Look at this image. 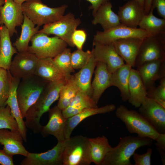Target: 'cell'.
Segmentation results:
<instances>
[{
    "label": "cell",
    "instance_id": "46",
    "mask_svg": "<svg viewBox=\"0 0 165 165\" xmlns=\"http://www.w3.org/2000/svg\"><path fill=\"white\" fill-rule=\"evenodd\" d=\"M152 0H145L144 6V10L145 15L148 14L150 11Z\"/></svg>",
    "mask_w": 165,
    "mask_h": 165
},
{
    "label": "cell",
    "instance_id": "25",
    "mask_svg": "<svg viewBox=\"0 0 165 165\" xmlns=\"http://www.w3.org/2000/svg\"><path fill=\"white\" fill-rule=\"evenodd\" d=\"M112 8V3L110 1L100 6L93 15L92 24L94 25L100 24L103 31L121 24L118 15L113 12Z\"/></svg>",
    "mask_w": 165,
    "mask_h": 165
},
{
    "label": "cell",
    "instance_id": "7",
    "mask_svg": "<svg viewBox=\"0 0 165 165\" xmlns=\"http://www.w3.org/2000/svg\"><path fill=\"white\" fill-rule=\"evenodd\" d=\"M31 45L28 51L34 54L38 59L53 58L62 52L68 45L58 37H50L43 33L38 32L31 38Z\"/></svg>",
    "mask_w": 165,
    "mask_h": 165
},
{
    "label": "cell",
    "instance_id": "34",
    "mask_svg": "<svg viewBox=\"0 0 165 165\" xmlns=\"http://www.w3.org/2000/svg\"><path fill=\"white\" fill-rule=\"evenodd\" d=\"M66 78V82L61 90L57 105L62 110L68 105L80 91L73 75Z\"/></svg>",
    "mask_w": 165,
    "mask_h": 165
},
{
    "label": "cell",
    "instance_id": "3",
    "mask_svg": "<svg viewBox=\"0 0 165 165\" xmlns=\"http://www.w3.org/2000/svg\"><path fill=\"white\" fill-rule=\"evenodd\" d=\"M23 13L36 26L40 27L55 22L64 14L68 6L50 7L41 0H29L22 5Z\"/></svg>",
    "mask_w": 165,
    "mask_h": 165
},
{
    "label": "cell",
    "instance_id": "14",
    "mask_svg": "<svg viewBox=\"0 0 165 165\" xmlns=\"http://www.w3.org/2000/svg\"><path fill=\"white\" fill-rule=\"evenodd\" d=\"M138 108V112L159 134H165V108L146 97Z\"/></svg>",
    "mask_w": 165,
    "mask_h": 165
},
{
    "label": "cell",
    "instance_id": "1",
    "mask_svg": "<svg viewBox=\"0 0 165 165\" xmlns=\"http://www.w3.org/2000/svg\"><path fill=\"white\" fill-rule=\"evenodd\" d=\"M66 81L65 78L48 82L37 101L27 111L25 124L34 133L40 132L42 127L40 123V119L49 111L51 105L58 99L61 90Z\"/></svg>",
    "mask_w": 165,
    "mask_h": 165
},
{
    "label": "cell",
    "instance_id": "5",
    "mask_svg": "<svg viewBox=\"0 0 165 165\" xmlns=\"http://www.w3.org/2000/svg\"><path fill=\"white\" fill-rule=\"evenodd\" d=\"M116 117L125 124L130 133L155 140L159 134L151 124L139 112L129 110L121 105L116 111Z\"/></svg>",
    "mask_w": 165,
    "mask_h": 165
},
{
    "label": "cell",
    "instance_id": "30",
    "mask_svg": "<svg viewBox=\"0 0 165 165\" xmlns=\"http://www.w3.org/2000/svg\"><path fill=\"white\" fill-rule=\"evenodd\" d=\"M91 162L96 165H102L107 154L112 149L108 139L105 136L88 138Z\"/></svg>",
    "mask_w": 165,
    "mask_h": 165
},
{
    "label": "cell",
    "instance_id": "36",
    "mask_svg": "<svg viewBox=\"0 0 165 165\" xmlns=\"http://www.w3.org/2000/svg\"><path fill=\"white\" fill-rule=\"evenodd\" d=\"M2 129L19 130L17 122L7 105L0 107V129Z\"/></svg>",
    "mask_w": 165,
    "mask_h": 165
},
{
    "label": "cell",
    "instance_id": "41",
    "mask_svg": "<svg viewBox=\"0 0 165 165\" xmlns=\"http://www.w3.org/2000/svg\"><path fill=\"white\" fill-rule=\"evenodd\" d=\"M85 31L82 29H76L72 36V42L77 49L82 50L86 38Z\"/></svg>",
    "mask_w": 165,
    "mask_h": 165
},
{
    "label": "cell",
    "instance_id": "10",
    "mask_svg": "<svg viewBox=\"0 0 165 165\" xmlns=\"http://www.w3.org/2000/svg\"><path fill=\"white\" fill-rule=\"evenodd\" d=\"M149 35L147 32L139 28H133L121 24L105 31H97L93 41L109 44L120 39L131 37L143 39Z\"/></svg>",
    "mask_w": 165,
    "mask_h": 165
},
{
    "label": "cell",
    "instance_id": "40",
    "mask_svg": "<svg viewBox=\"0 0 165 165\" xmlns=\"http://www.w3.org/2000/svg\"><path fill=\"white\" fill-rule=\"evenodd\" d=\"M152 153V149L148 148L146 152L143 154L134 152L132 156L135 162L134 165H151V158Z\"/></svg>",
    "mask_w": 165,
    "mask_h": 165
},
{
    "label": "cell",
    "instance_id": "31",
    "mask_svg": "<svg viewBox=\"0 0 165 165\" xmlns=\"http://www.w3.org/2000/svg\"><path fill=\"white\" fill-rule=\"evenodd\" d=\"M97 107V104L91 97L80 90L68 105L62 110V113L67 119L85 108Z\"/></svg>",
    "mask_w": 165,
    "mask_h": 165
},
{
    "label": "cell",
    "instance_id": "2",
    "mask_svg": "<svg viewBox=\"0 0 165 165\" xmlns=\"http://www.w3.org/2000/svg\"><path fill=\"white\" fill-rule=\"evenodd\" d=\"M153 140L148 138L127 136L119 138L118 145L106 155L102 165H132L130 158L138 148L150 146Z\"/></svg>",
    "mask_w": 165,
    "mask_h": 165
},
{
    "label": "cell",
    "instance_id": "28",
    "mask_svg": "<svg viewBox=\"0 0 165 165\" xmlns=\"http://www.w3.org/2000/svg\"><path fill=\"white\" fill-rule=\"evenodd\" d=\"M132 68L125 64L111 74V86H115L118 88L122 100L124 102L128 101L129 98V83Z\"/></svg>",
    "mask_w": 165,
    "mask_h": 165
},
{
    "label": "cell",
    "instance_id": "45",
    "mask_svg": "<svg viewBox=\"0 0 165 165\" xmlns=\"http://www.w3.org/2000/svg\"><path fill=\"white\" fill-rule=\"evenodd\" d=\"M91 4L89 9L92 11V15H94L97 12V10L102 5L110 1V0H86Z\"/></svg>",
    "mask_w": 165,
    "mask_h": 165
},
{
    "label": "cell",
    "instance_id": "22",
    "mask_svg": "<svg viewBox=\"0 0 165 165\" xmlns=\"http://www.w3.org/2000/svg\"><path fill=\"white\" fill-rule=\"evenodd\" d=\"M94 70V76L92 82L91 98L97 104L105 90L111 86V74L105 64L97 62Z\"/></svg>",
    "mask_w": 165,
    "mask_h": 165
},
{
    "label": "cell",
    "instance_id": "6",
    "mask_svg": "<svg viewBox=\"0 0 165 165\" xmlns=\"http://www.w3.org/2000/svg\"><path fill=\"white\" fill-rule=\"evenodd\" d=\"M63 165H89L92 163L88 138L81 135L67 139L62 156Z\"/></svg>",
    "mask_w": 165,
    "mask_h": 165
},
{
    "label": "cell",
    "instance_id": "24",
    "mask_svg": "<svg viewBox=\"0 0 165 165\" xmlns=\"http://www.w3.org/2000/svg\"><path fill=\"white\" fill-rule=\"evenodd\" d=\"M130 97L128 101L136 108H139L146 97V89L136 69H131L129 80Z\"/></svg>",
    "mask_w": 165,
    "mask_h": 165
},
{
    "label": "cell",
    "instance_id": "48",
    "mask_svg": "<svg viewBox=\"0 0 165 165\" xmlns=\"http://www.w3.org/2000/svg\"><path fill=\"white\" fill-rule=\"evenodd\" d=\"M16 3L20 4L22 5V4L24 2L28 1L29 0H13Z\"/></svg>",
    "mask_w": 165,
    "mask_h": 165
},
{
    "label": "cell",
    "instance_id": "49",
    "mask_svg": "<svg viewBox=\"0 0 165 165\" xmlns=\"http://www.w3.org/2000/svg\"><path fill=\"white\" fill-rule=\"evenodd\" d=\"M5 2V0H0V7L4 5Z\"/></svg>",
    "mask_w": 165,
    "mask_h": 165
},
{
    "label": "cell",
    "instance_id": "11",
    "mask_svg": "<svg viewBox=\"0 0 165 165\" xmlns=\"http://www.w3.org/2000/svg\"><path fill=\"white\" fill-rule=\"evenodd\" d=\"M39 59L27 51L18 52L12 60L9 71L14 78L20 80L34 75Z\"/></svg>",
    "mask_w": 165,
    "mask_h": 165
},
{
    "label": "cell",
    "instance_id": "42",
    "mask_svg": "<svg viewBox=\"0 0 165 165\" xmlns=\"http://www.w3.org/2000/svg\"><path fill=\"white\" fill-rule=\"evenodd\" d=\"M155 143L156 149L161 157V161L163 165L165 164V134H159L155 140Z\"/></svg>",
    "mask_w": 165,
    "mask_h": 165
},
{
    "label": "cell",
    "instance_id": "39",
    "mask_svg": "<svg viewBox=\"0 0 165 165\" xmlns=\"http://www.w3.org/2000/svg\"><path fill=\"white\" fill-rule=\"evenodd\" d=\"M159 85L147 91L146 97L151 99L165 108V78L160 80Z\"/></svg>",
    "mask_w": 165,
    "mask_h": 165
},
{
    "label": "cell",
    "instance_id": "33",
    "mask_svg": "<svg viewBox=\"0 0 165 165\" xmlns=\"http://www.w3.org/2000/svg\"><path fill=\"white\" fill-rule=\"evenodd\" d=\"M154 9L151 7L149 13L145 15L139 23V28L150 35L165 33V19L158 18L153 14Z\"/></svg>",
    "mask_w": 165,
    "mask_h": 165
},
{
    "label": "cell",
    "instance_id": "9",
    "mask_svg": "<svg viewBox=\"0 0 165 165\" xmlns=\"http://www.w3.org/2000/svg\"><path fill=\"white\" fill-rule=\"evenodd\" d=\"M80 18L69 12L64 15L60 19L53 22L43 25V28L38 32L43 33L49 35H53L58 37L70 46H75L72 40L74 31L81 24Z\"/></svg>",
    "mask_w": 165,
    "mask_h": 165
},
{
    "label": "cell",
    "instance_id": "23",
    "mask_svg": "<svg viewBox=\"0 0 165 165\" xmlns=\"http://www.w3.org/2000/svg\"><path fill=\"white\" fill-rule=\"evenodd\" d=\"M116 108V107L114 104L108 105L100 108H87L67 118L64 133L65 139H69L75 127L86 118L98 114L109 113L114 111Z\"/></svg>",
    "mask_w": 165,
    "mask_h": 165
},
{
    "label": "cell",
    "instance_id": "15",
    "mask_svg": "<svg viewBox=\"0 0 165 165\" xmlns=\"http://www.w3.org/2000/svg\"><path fill=\"white\" fill-rule=\"evenodd\" d=\"M91 51L97 62L105 64L109 72L112 73L125 64L116 51L113 43L104 44L93 41Z\"/></svg>",
    "mask_w": 165,
    "mask_h": 165
},
{
    "label": "cell",
    "instance_id": "20",
    "mask_svg": "<svg viewBox=\"0 0 165 165\" xmlns=\"http://www.w3.org/2000/svg\"><path fill=\"white\" fill-rule=\"evenodd\" d=\"M143 39L131 37L117 40L113 42L116 51L126 64L134 67Z\"/></svg>",
    "mask_w": 165,
    "mask_h": 165
},
{
    "label": "cell",
    "instance_id": "43",
    "mask_svg": "<svg viewBox=\"0 0 165 165\" xmlns=\"http://www.w3.org/2000/svg\"><path fill=\"white\" fill-rule=\"evenodd\" d=\"M151 7L156 9L158 15L165 19V0H152Z\"/></svg>",
    "mask_w": 165,
    "mask_h": 165
},
{
    "label": "cell",
    "instance_id": "12",
    "mask_svg": "<svg viewBox=\"0 0 165 165\" xmlns=\"http://www.w3.org/2000/svg\"><path fill=\"white\" fill-rule=\"evenodd\" d=\"M67 142H58L52 149L40 153L28 152L21 165H63L62 156Z\"/></svg>",
    "mask_w": 165,
    "mask_h": 165
},
{
    "label": "cell",
    "instance_id": "38",
    "mask_svg": "<svg viewBox=\"0 0 165 165\" xmlns=\"http://www.w3.org/2000/svg\"><path fill=\"white\" fill-rule=\"evenodd\" d=\"M92 55L91 51H84L82 49H77L72 53L71 60L73 68L75 70L82 68L86 64Z\"/></svg>",
    "mask_w": 165,
    "mask_h": 165
},
{
    "label": "cell",
    "instance_id": "47",
    "mask_svg": "<svg viewBox=\"0 0 165 165\" xmlns=\"http://www.w3.org/2000/svg\"><path fill=\"white\" fill-rule=\"evenodd\" d=\"M124 1L127 0H124ZM139 4L140 6L144 9V6L145 0H135Z\"/></svg>",
    "mask_w": 165,
    "mask_h": 165
},
{
    "label": "cell",
    "instance_id": "32",
    "mask_svg": "<svg viewBox=\"0 0 165 165\" xmlns=\"http://www.w3.org/2000/svg\"><path fill=\"white\" fill-rule=\"evenodd\" d=\"M24 16V21L21 25V35L13 44L18 52L28 51L29 42L33 36L38 32L40 27H35L31 20L25 15Z\"/></svg>",
    "mask_w": 165,
    "mask_h": 165
},
{
    "label": "cell",
    "instance_id": "19",
    "mask_svg": "<svg viewBox=\"0 0 165 165\" xmlns=\"http://www.w3.org/2000/svg\"><path fill=\"white\" fill-rule=\"evenodd\" d=\"M121 24L133 28H137L145 15L144 9L135 0H129L119 6L117 14Z\"/></svg>",
    "mask_w": 165,
    "mask_h": 165
},
{
    "label": "cell",
    "instance_id": "27",
    "mask_svg": "<svg viewBox=\"0 0 165 165\" xmlns=\"http://www.w3.org/2000/svg\"><path fill=\"white\" fill-rule=\"evenodd\" d=\"M18 51L12 44L8 30L0 26V68L9 70L13 56Z\"/></svg>",
    "mask_w": 165,
    "mask_h": 165
},
{
    "label": "cell",
    "instance_id": "21",
    "mask_svg": "<svg viewBox=\"0 0 165 165\" xmlns=\"http://www.w3.org/2000/svg\"><path fill=\"white\" fill-rule=\"evenodd\" d=\"M9 91L5 105L9 107L11 114L18 123L19 131L23 140L26 141L27 140V127L20 111L16 96V90L20 80L14 78L9 72Z\"/></svg>",
    "mask_w": 165,
    "mask_h": 165
},
{
    "label": "cell",
    "instance_id": "29",
    "mask_svg": "<svg viewBox=\"0 0 165 165\" xmlns=\"http://www.w3.org/2000/svg\"><path fill=\"white\" fill-rule=\"evenodd\" d=\"M97 62L93 55L86 64L74 74L75 82L80 90L91 97V79Z\"/></svg>",
    "mask_w": 165,
    "mask_h": 165
},
{
    "label": "cell",
    "instance_id": "17",
    "mask_svg": "<svg viewBox=\"0 0 165 165\" xmlns=\"http://www.w3.org/2000/svg\"><path fill=\"white\" fill-rule=\"evenodd\" d=\"M147 91L155 86V82L165 78V59L144 63L137 67Z\"/></svg>",
    "mask_w": 165,
    "mask_h": 165
},
{
    "label": "cell",
    "instance_id": "18",
    "mask_svg": "<svg viewBox=\"0 0 165 165\" xmlns=\"http://www.w3.org/2000/svg\"><path fill=\"white\" fill-rule=\"evenodd\" d=\"M23 138L18 130L0 129V144L8 154L20 155L26 156L28 152L23 145Z\"/></svg>",
    "mask_w": 165,
    "mask_h": 165
},
{
    "label": "cell",
    "instance_id": "44",
    "mask_svg": "<svg viewBox=\"0 0 165 165\" xmlns=\"http://www.w3.org/2000/svg\"><path fill=\"white\" fill-rule=\"evenodd\" d=\"M0 164L14 165L13 156L7 154L3 149H0Z\"/></svg>",
    "mask_w": 165,
    "mask_h": 165
},
{
    "label": "cell",
    "instance_id": "13",
    "mask_svg": "<svg viewBox=\"0 0 165 165\" xmlns=\"http://www.w3.org/2000/svg\"><path fill=\"white\" fill-rule=\"evenodd\" d=\"M24 17L22 5L13 0H5L4 5L0 7V25L6 27L10 37L17 33L16 28L22 25Z\"/></svg>",
    "mask_w": 165,
    "mask_h": 165
},
{
    "label": "cell",
    "instance_id": "35",
    "mask_svg": "<svg viewBox=\"0 0 165 165\" xmlns=\"http://www.w3.org/2000/svg\"><path fill=\"white\" fill-rule=\"evenodd\" d=\"M72 52L70 49L66 48L62 52L57 55L53 59L66 78L74 72L71 63Z\"/></svg>",
    "mask_w": 165,
    "mask_h": 165
},
{
    "label": "cell",
    "instance_id": "4",
    "mask_svg": "<svg viewBox=\"0 0 165 165\" xmlns=\"http://www.w3.org/2000/svg\"><path fill=\"white\" fill-rule=\"evenodd\" d=\"M48 82L34 75L20 80L16 90L17 100L23 118L37 101Z\"/></svg>",
    "mask_w": 165,
    "mask_h": 165
},
{
    "label": "cell",
    "instance_id": "16",
    "mask_svg": "<svg viewBox=\"0 0 165 165\" xmlns=\"http://www.w3.org/2000/svg\"><path fill=\"white\" fill-rule=\"evenodd\" d=\"M49 120L47 123L42 126L40 133L43 137L52 135L58 142L65 140L64 133L67 119L64 116L62 110L56 105L48 111Z\"/></svg>",
    "mask_w": 165,
    "mask_h": 165
},
{
    "label": "cell",
    "instance_id": "37",
    "mask_svg": "<svg viewBox=\"0 0 165 165\" xmlns=\"http://www.w3.org/2000/svg\"><path fill=\"white\" fill-rule=\"evenodd\" d=\"M10 86L9 73L7 70L0 68V107L6 106Z\"/></svg>",
    "mask_w": 165,
    "mask_h": 165
},
{
    "label": "cell",
    "instance_id": "26",
    "mask_svg": "<svg viewBox=\"0 0 165 165\" xmlns=\"http://www.w3.org/2000/svg\"><path fill=\"white\" fill-rule=\"evenodd\" d=\"M34 75L48 82L57 81L66 78L53 58L50 57L39 59Z\"/></svg>",
    "mask_w": 165,
    "mask_h": 165
},
{
    "label": "cell",
    "instance_id": "8",
    "mask_svg": "<svg viewBox=\"0 0 165 165\" xmlns=\"http://www.w3.org/2000/svg\"><path fill=\"white\" fill-rule=\"evenodd\" d=\"M165 59V33L151 35L143 39L136 57L134 67L144 63Z\"/></svg>",
    "mask_w": 165,
    "mask_h": 165
}]
</instances>
